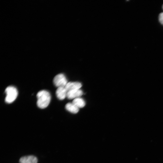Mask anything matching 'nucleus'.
<instances>
[{"instance_id": "1", "label": "nucleus", "mask_w": 163, "mask_h": 163, "mask_svg": "<svg viewBox=\"0 0 163 163\" xmlns=\"http://www.w3.org/2000/svg\"><path fill=\"white\" fill-rule=\"evenodd\" d=\"M37 105L40 108L44 109L49 105L51 100L50 93L45 90L39 91L37 95Z\"/></svg>"}, {"instance_id": "2", "label": "nucleus", "mask_w": 163, "mask_h": 163, "mask_svg": "<svg viewBox=\"0 0 163 163\" xmlns=\"http://www.w3.org/2000/svg\"><path fill=\"white\" fill-rule=\"evenodd\" d=\"M6 96L5 102L8 104L13 102L16 98L18 95V91L16 88L13 86H9L5 91Z\"/></svg>"}, {"instance_id": "3", "label": "nucleus", "mask_w": 163, "mask_h": 163, "mask_svg": "<svg viewBox=\"0 0 163 163\" xmlns=\"http://www.w3.org/2000/svg\"><path fill=\"white\" fill-rule=\"evenodd\" d=\"M53 83L56 86L59 88L65 87L68 82L64 75L60 73L55 76L53 79Z\"/></svg>"}, {"instance_id": "4", "label": "nucleus", "mask_w": 163, "mask_h": 163, "mask_svg": "<svg viewBox=\"0 0 163 163\" xmlns=\"http://www.w3.org/2000/svg\"><path fill=\"white\" fill-rule=\"evenodd\" d=\"M38 159L34 155H28L22 156L19 159L20 163H37Z\"/></svg>"}, {"instance_id": "5", "label": "nucleus", "mask_w": 163, "mask_h": 163, "mask_svg": "<svg viewBox=\"0 0 163 163\" xmlns=\"http://www.w3.org/2000/svg\"><path fill=\"white\" fill-rule=\"evenodd\" d=\"M82 86V84L79 82H69L67 83L65 87L67 92L79 89Z\"/></svg>"}, {"instance_id": "6", "label": "nucleus", "mask_w": 163, "mask_h": 163, "mask_svg": "<svg viewBox=\"0 0 163 163\" xmlns=\"http://www.w3.org/2000/svg\"><path fill=\"white\" fill-rule=\"evenodd\" d=\"M83 91L80 89L74 90L67 92L66 97L70 99H75L81 96Z\"/></svg>"}, {"instance_id": "7", "label": "nucleus", "mask_w": 163, "mask_h": 163, "mask_svg": "<svg viewBox=\"0 0 163 163\" xmlns=\"http://www.w3.org/2000/svg\"><path fill=\"white\" fill-rule=\"evenodd\" d=\"M57 97L60 100L64 99L67 95V91L65 87L58 88L56 92Z\"/></svg>"}, {"instance_id": "8", "label": "nucleus", "mask_w": 163, "mask_h": 163, "mask_svg": "<svg viewBox=\"0 0 163 163\" xmlns=\"http://www.w3.org/2000/svg\"><path fill=\"white\" fill-rule=\"evenodd\" d=\"M65 108L67 110L73 113H76L79 111V108L72 103H67L65 105Z\"/></svg>"}, {"instance_id": "9", "label": "nucleus", "mask_w": 163, "mask_h": 163, "mask_svg": "<svg viewBox=\"0 0 163 163\" xmlns=\"http://www.w3.org/2000/svg\"><path fill=\"white\" fill-rule=\"evenodd\" d=\"M72 103L78 108L83 107L85 105V101L82 98L79 97L74 99Z\"/></svg>"}, {"instance_id": "10", "label": "nucleus", "mask_w": 163, "mask_h": 163, "mask_svg": "<svg viewBox=\"0 0 163 163\" xmlns=\"http://www.w3.org/2000/svg\"><path fill=\"white\" fill-rule=\"evenodd\" d=\"M158 19L160 23L163 25V12L159 14Z\"/></svg>"}, {"instance_id": "11", "label": "nucleus", "mask_w": 163, "mask_h": 163, "mask_svg": "<svg viewBox=\"0 0 163 163\" xmlns=\"http://www.w3.org/2000/svg\"><path fill=\"white\" fill-rule=\"evenodd\" d=\"M162 8H163V5H162Z\"/></svg>"}]
</instances>
